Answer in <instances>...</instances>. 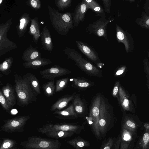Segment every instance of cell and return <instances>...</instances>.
Listing matches in <instances>:
<instances>
[{
  "instance_id": "cell-1",
  "label": "cell",
  "mask_w": 149,
  "mask_h": 149,
  "mask_svg": "<svg viewBox=\"0 0 149 149\" xmlns=\"http://www.w3.org/2000/svg\"><path fill=\"white\" fill-rule=\"evenodd\" d=\"M14 89L16 93L18 106H27L36 101L37 94L32 88L27 73L22 76L16 72L14 73Z\"/></svg>"
},
{
  "instance_id": "cell-2",
  "label": "cell",
  "mask_w": 149,
  "mask_h": 149,
  "mask_svg": "<svg viewBox=\"0 0 149 149\" xmlns=\"http://www.w3.org/2000/svg\"><path fill=\"white\" fill-rule=\"evenodd\" d=\"M48 8L50 21L54 29L59 34L67 35L70 30L74 28L72 13L69 12L60 13L49 6H48Z\"/></svg>"
},
{
  "instance_id": "cell-3",
  "label": "cell",
  "mask_w": 149,
  "mask_h": 149,
  "mask_svg": "<svg viewBox=\"0 0 149 149\" xmlns=\"http://www.w3.org/2000/svg\"><path fill=\"white\" fill-rule=\"evenodd\" d=\"M64 54L74 61L75 65L81 70L88 74L98 76L100 70L90 62L84 58L76 50L66 47L64 50Z\"/></svg>"
},
{
  "instance_id": "cell-4",
  "label": "cell",
  "mask_w": 149,
  "mask_h": 149,
  "mask_svg": "<svg viewBox=\"0 0 149 149\" xmlns=\"http://www.w3.org/2000/svg\"><path fill=\"white\" fill-rule=\"evenodd\" d=\"M113 20L112 17L107 19L106 17H100L96 21L88 24L87 28L89 34L93 33L97 36L103 37L108 40L107 26Z\"/></svg>"
},
{
  "instance_id": "cell-5",
  "label": "cell",
  "mask_w": 149,
  "mask_h": 149,
  "mask_svg": "<svg viewBox=\"0 0 149 149\" xmlns=\"http://www.w3.org/2000/svg\"><path fill=\"white\" fill-rule=\"evenodd\" d=\"M57 141L49 140L37 137L30 138L25 143V148L33 149H56L59 147Z\"/></svg>"
},
{
  "instance_id": "cell-6",
  "label": "cell",
  "mask_w": 149,
  "mask_h": 149,
  "mask_svg": "<svg viewBox=\"0 0 149 149\" xmlns=\"http://www.w3.org/2000/svg\"><path fill=\"white\" fill-rule=\"evenodd\" d=\"M29 118V116H23L8 119L1 129L6 132H21Z\"/></svg>"
},
{
  "instance_id": "cell-7",
  "label": "cell",
  "mask_w": 149,
  "mask_h": 149,
  "mask_svg": "<svg viewBox=\"0 0 149 149\" xmlns=\"http://www.w3.org/2000/svg\"><path fill=\"white\" fill-rule=\"evenodd\" d=\"M116 37L118 42L123 43L127 53H132L134 50V42L133 38L127 30H125L116 24Z\"/></svg>"
},
{
  "instance_id": "cell-8",
  "label": "cell",
  "mask_w": 149,
  "mask_h": 149,
  "mask_svg": "<svg viewBox=\"0 0 149 149\" xmlns=\"http://www.w3.org/2000/svg\"><path fill=\"white\" fill-rule=\"evenodd\" d=\"M39 73L43 78L51 80L56 77L71 74L72 72L67 69L54 65L50 68L40 71Z\"/></svg>"
},
{
  "instance_id": "cell-9",
  "label": "cell",
  "mask_w": 149,
  "mask_h": 149,
  "mask_svg": "<svg viewBox=\"0 0 149 149\" xmlns=\"http://www.w3.org/2000/svg\"><path fill=\"white\" fill-rule=\"evenodd\" d=\"M88 9L87 4L84 0H82L77 5L74 13L72 14L74 27H77L80 23L84 21L85 14Z\"/></svg>"
},
{
  "instance_id": "cell-10",
  "label": "cell",
  "mask_w": 149,
  "mask_h": 149,
  "mask_svg": "<svg viewBox=\"0 0 149 149\" xmlns=\"http://www.w3.org/2000/svg\"><path fill=\"white\" fill-rule=\"evenodd\" d=\"M75 42L79 50L88 59L95 63L100 61L98 53L93 47L80 41Z\"/></svg>"
},
{
  "instance_id": "cell-11",
  "label": "cell",
  "mask_w": 149,
  "mask_h": 149,
  "mask_svg": "<svg viewBox=\"0 0 149 149\" xmlns=\"http://www.w3.org/2000/svg\"><path fill=\"white\" fill-rule=\"evenodd\" d=\"M79 128L80 127L79 126L70 125L49 124L39 129V131L42 133L56 131H70L76 133Z\"/></svg>"
},
{
  "instance_id": "cell-12",
  "label": "cell",
  "mask_w": 149,
  "mask_h": 149,
  "mask_svg": "<svg viewBox=\"0 0 149 149\" xmlns=\"http://www.w3.org/2000/svg\"><path fill=\"white\" fill-rule=\"evenodd\" d=\"M40 37L41 44L43 48L51 53L54 45L50 32L47 26L43 27L40 33Z\"/></svg>"
},
{
  "instance_id": "cell-13",
  "label": "cell",
  "mask_w": 149,
  "mask_h": 149,
  "mask_svg": "<svg viewBox=\"0 0 149 149\" xmlns=\"http://www.w3.org/2000/svg\"><path fill=\"white\" fill-rule=\"evenodd\" d=\"M1 91L11 108H13L16 103L15 91L14 88L7 83L1 88Z\"/></svg>"
},
{
  "instance_id": "cell-14",
  "label": "cell",
  "mask_w": 149,
  "mask_h": 149,
  "mask_svg": "<svg viewBox=\"0 0 149 149\" xmlns=\"http://www.w3.org/2000/svg\"><path fill=\"white\" fill-rule=\"evenodd\" d=\"M87 5L88 9H90L96 14V16L105 17V13L102 6L94 0H84Z\"/></svg>"
},
{
  "instance_id": "cell-15",
  "label": "cell",
  "mask_w": 149,
  "mask_h": 149,
  "mask_svg": "<svg viewBox=\"0 0 149 149\" xmlns=\"http://www.w3.org/2000/svg\"><path fill=\"white\" fill-rule=\"evenodd\" d=\"M75 95L73 94L63 97L58 100L51 106L50 111H51L60 110L65 107L69 102L74 99Z\"/></svg>"
},
{
  "instance_id": "cell-16",
  "label": "cell",
  "mask_w": 149,
  "mask_h": 149,
  "mask_svg": "<svg viewBox=\"0 0 149 149\" xmlns=\"http://www.w3.org/2000/svg\"><path fill=\"white\" fill-rule=\"evenodd\" d=\"M30 30L33 36L34 41L37 42L40 37L41 33L40 24L37 17H35L31 20Z\"/></svg>"
},
{
  "instance_id": "cell-17",
  "label": "cell",
  "mask_w": 149,
  "mask_h": 149,
  "mask_svg": "<svg viewBox=\"0 0 149 149\" xmlns=\"http://www.w3.org/2000/svg\"><path fill=\"white\" fill-rule=\"evenodd\" d=\"M52 63L50 59L42 58L40 59L29 61L25 63L24 66L27 68H38Z\"/></svg>"
},
{
  "instance_id": "cell-18",
  "label": "cell",
  "mask_w": 149,
  "mask_h": 149,
  "mask_svg": "<svg viewBox=\"0 0 149 149\" xmlns=\"http://www.w3.org/2000/svg\"><path fill=\"white\" fill-rule=\"evenodd\" d=\"M60 116L68 118H76L78 117L73 104L70 105L68 108L62 111L56 110L53 113Z\"/></svg>"
},
{
  "instance_id": "cell-19",
  "label": "cell",
  "mask_w": 149,
  "mask_h": 149,
  "mask_svg": "<svg viewBox=\"0 0 149 149\" xmlns=\"http://www.w3.org/2000/svg\"><path fill=\"white\" fill-rule=\"evenodd\" d=\"M118 92L120 100L122 107L127 110L132 111V104L128 97H127L125 92L120 86L119 87Z\"/></svg>"
},
{
  "instance_id": "cell-20",
  "label": "cell",
  "mask_w": 149,
  "mask_h": 149,
  "mask_svg": "<svg viewBox=\"0 0 149 149\" xmlns=\"http://www.w3.org/2000/svg\"><path fill=\"white\" fill-rule=\"evenodd\" d=\"M135 22L141 27L149 30V16L144 11L142 12L141 17L136 18Z\"/></svg>"
},
{
  "instance_id": "cell-21",
  "label": "cell",
  "mask_w": 149,
  "mask_h": 149,
  "mask_svg": "<svg viewBox=\"0 0 149 149\" xmlns=\"http://www.w3.org/2000/svg\"><path fill=\"white\" fill-rule=\"evenodd\" d=\"M31 85L37 95L40 94V90L39 81L33 74L27 73Z\"/></svg>"
},
{
  "instance_id": "cell-22",
  "label": "cell",
  "mask_w": 149,
  "mask_h": 149,
  "mask_svg": "<svg viewBox=\"0 0 149 149\" xmlns=\"http://www.w3.org/2000/svg\"><path fill=\"white\" fill-rule=\"evenodd\" d=\"M42 88L45 94L47 96H50L53 95L55 89L54 79L43 84Z\"/></svg>"
},
{
  "instance_id": "cell-23",
  "label": "cell",
  "mask_w": 149,
  "mask_h": 149,
  "mask_svg": "<svg viewBox=\"0 0 149 149\" xmlns=\"http://www.w3.org/2000/svg\"><path fill=\"white\" fill-rule=\"evenodd\" d=\"M73 100V106L76 113L77 114L82 113L84 111V104L79 97L75 96Z\"/></svg>"
},
{
  "instance_id": "cell-24",
  "label": "cell",
  "mask_w": 149,
  "mask_h": 149,
  "mask_svg": "<svg viewBox=\"0 0 149 149\" xmlns=\"http://www.w3.org/2000/svg\"><path fill=\"white\" fill-rule=\"evenodd\" d=\"M74 133L72 132L62 131H53L46 133L50 136L55 138L66 137L71 136Z\"/></svg>"
},
{
  "instance_id": "cell-25",
  "label": "cell",
  "mask_w": 149,
  "mask_h": 149,
  "mask_svg": "<svg viewBox=\"0 0 149 149\" xmlns=\"http://www.w3.org/2000/svg\"><path fill=\"white\" fill-rule=\"evenodd\" d=\"M29 52V55H28L26 60L29 61L36 60L41 59L42 58L41 53L36 49L32 47L28 51Z\"/></svg>"
},
{
  "instance_id": "cell-26",
  "label": "cell",
  "mask_w": 149,
  "mask_h": 149,
  "mask_svg": "<svg viewBox=\"0 0 149 149\" xmlns=\"http://www.w3.org/2000/svg\"><path fill=\"white\" fill-rule=\"evenodd\" d=\"M73 82L74 86L78 88H81L88 87L90 83L85 80L80 78H74L70 79Z\"/></svg>"
},
{
  "instance_id": "cell-27",
  "label": "cell",
  "mask_w": 149,
  "mask_h": 149,
  "mask_svg": "<svg viewBox=\"0 0 149 149\" xmlns=\"http://www.w3.org/2000/svg\"><path fill=\"white\" fill-rule=\"evenodd\" d=\"M72 0H56L55 6L60 10H63L69 7L71 5Z\"/></svg>"
},
{
  "instance_id": "cell-28",
  "label": "cell",
  "mask_w": 149,
  "mask_h": 149,
  "mask_svg": "<svg viewBox=\"0 0 149 149\" xmlns=\"http://www.w3.org/2000/svg\"><path fill=\"white\" fill-rule=\"evenodd\" d=\"M68 80V77L57 80L56 82L55 92H58L62 90L66 86Z\"/></svg>"
},
{
  "instance_id": "cell-29",
  "label": "cell",
  "mask_w": 149,
  "mask_h": 149,
  "mask_svg": "<svg viewBox=\"0 0 149 149\" xmlns=\"http://www.w3.org/2000/svg\"><path fill=\"white\" fill-rule=\"evenodd\" d=\"M0 104L6 112L9 113L11 109L7 101L0 88Z\"/></svg>"
},
{
  "instance_id": "cell-30",
  "label": "cell",
  "mask_w": 149,
  "mask_h": 149,
  "mask_svg": "<svg viewBox=\"0 0 149 149\" xmlns=\"http://www.w3.org/2000/svg\"><path fill=\"white\" fill-rule=\"evenodd\" d=\"M10 66V63L5 61L0 65V71L4 74L8 75L11 72Z\"/></svg>"
},
{
  "instance_id": "cell-31",
  "label": "cell",
  "mask_w": 149,
  "mask_h": 149,
  "mask_svg": "<svg viewBox=\"0 0 149 149\" xmlns=\"http://www.w3.org/2000/svg\"><path fill=\"white\" fill-rule=\"evenodd\" d=\"M15 144L14 141L10 139H6L3 141L1 145L0 149H10Z\"/></svg>"
},
{
  "instance_id": "cell-32",
  "label": "cell",
  "mask_w": 149,
  "mask_h": 149,
  "mask_svg": "<svg viewBox=\"0 0 149 149\" xmlns=\"http://www.w3.org/2000/svg\"><path fill=\"white\" fill-rule=\"evenodd\" d=\"M102 1L104 6L105 12L110 13L111 5V0H103Z\"/></svg>"
},
{
  "instance_id": "cell-33",
  "label": "cell",
  "mask_w": 149,
  "mask_h": 149,
  "mask_svg": "<svg viewBox=\"0 0 149 149\" xmlns=\"http://www.w3.org/2000/svg\"><path fill=\"white\" fill-rule=\"evenodd\" d=\"M30 3L31 7L36 10H38L41 8V4L39 0H31Z\"/></svg>"
},
{
  "instance_id": "cell-34",
  "label": "cell",
  "mask_w": 149,
  "mask_h": 149,
  "mask_svg": "<svg viewBox=\"0 0 149 149\" xmlns=\"http://www.w3.org/2000/svg\"><path fill=\"white\" fill-rule=\"evenodd\" d=\"M71 145L77 147H82L85 146L84 143L81 141H77L75 140L69 141Z\"/></svg>"
},
{
  "instance_id": "cell-35",
  "label": "cell",
  "mask_w": 149,
  "mask_h": 149,
  "mask_svg": "<svg viewBox=\"0 0 149 149\" xmlns=\"http://www.w3.org/2000/svg\"><path fill=\"white\" fill-rule=\"evenodd\" d=\"M119 81L116 83L113 88L112 95L114 97H117L119 90Z\"/></svg>"
},
{
  "instance_id": "cell-36",
  "label": "cell",
  "mask_w": 149,
  "mask_h": 149,
  "mask_svg": "<svg viewBox=\"0 0 149 149\" xmlns=\"http://www.w3.org/2000/svg\"><path fill=\"white\" fill-rule=\"evenodd\" d=\"M143 65L145 71L148 73L149 61L146 58H145L143 60Z\"/></svg>"
},
{
  "instance_id": "cell-37",
  "label": "cell",
  "mask_w": 149,
  "mask_h": 149,
  "mask_svg": "<svg viewBox=\"0 0 149 149\" xmlns=\"http://www.w3.org/2000/svg\"><path fill=\"white\" fill-rule=\"evenodd\" d=\"M126 68V66H123L120 67L116 72V75L118 76L122 74L125 71Z\"/></svg>"
},
{
  "instance_id": "cell-38",
  "label": "cell",
  "mask_w": 149,
  "mask_h": 149,
  "mask_svg": "<svg viewBox=\"0 0 149 149\" xmlns=\"http://www.w3.org/2000/svg\"><path fill=\"white\" fill-rule=\"evenodd\" d=\"M143 141L144 143L145 144H147L149 141V134L148 133H145L143 135Z\"/></svg>"
},
{
  "instance_id": "cell-39",
  "label": "cell",
  "mask_w": 149,
  "mask_h": 149,
  "mask_svg": "<svg viewBox=\"0 0 149 149\" xmlns=\"http://www.w3.org/2000/svg\"><path fill=\"white\" fill-rule=\"evenodd\" d=\"M126 125L128 127L132 128L136 127L135 124L130 120H127L126 122Z\"/></svg>"
},
{
  "instance_id": "cell-40",
  "label": "cell",
  "mask_w": 149,
  "mask_h": 149,
  "mask_svg": "<svg viewBox=\"0 0 149 149\" xmlns=\"http://www.w3.org/2000/svg\"><path fill=\"white\" fill-rule=\"evenodd\" d=\"M26 20L24 18H22L20 20V25L19 26V28L21 30H22L24 28V24L26 23Z\"/></svg>"
},
{
  "instance_id": "cell-41",
  "label": "cell",
  "mask_w": 149,
  "mask_h": 149,
  "mask_svg": "<svg viewBox=\"0 0 149 149\" xmlns=\"http://www.w3.org/2000/svg\"><path fill=\"white\" fill-rule=\"evenodd\" d=\"M149 0L146 1V2L144 6V9L145 13L148 15H149Z\"/></svg>"
},
{
  "instance_id": "cell-42",
  "label": "cell",
  "mask_w": 149,
  "mask_h": 149,
  "mask_svg": "<svg viewBox=\"0 0 149 149\" xmlns=\"http://www.w3.org/2000/svg\"><path fill=\"white\" fill-rule=\"evenodd\" d=\"M99 124L101 126H104L105 125L106 122L103 119H100L99 121Z\"/></svg>"
},
{
  "instance_id": "cell-43",
  "label": "cell",
  "mask_w": 149,
  "mask_h": 149,
  "mask_svg": "<svg viewBox=\"0 0 149 149\" xmlns=\"http://www.w3.org/2000/svg\"><path fill=\"white\" fill-rule=\"evenodd\" d=\"M2 77H3L2 74L1 73V72H0V86L1 85V78Z\"/></svg>"
},
{
  "instance_id": "cell-44",
  "label": "cell",
  "mask_w": 149,
  "mask_h": 149,
  "mask_svg": "<svg viewBox=\"0 0 149 149\" xmlns=\"http://www.w3.org/2000/svg\"><path fill=\"white\" fill-rule=\"evenodd\" d=\"M128 137H129V136L128 135H125L124 137V139H128Z\"/></svg>"
},
{
  "instance_id": "cell-45",
  "label": "cell",
  "mask_w": 149,
  "mask_h": 149,
  "mask_svg": "<svg viewBox=\"0 0 149 149\" xmlns=\"http://www.w3.org/2000/svg\"><path fill=\"white\" fill-rule=\"evenodd\" d=\"M110 148L109 146H107L105 147L104 149H110Z\"/></svg>"
},
{
  "instance_id": "cell-46",
  "label": "cell",
  "mask_w": 149,
  "mask_h": 149,
  "mask_svg": "<svg viewBox=\"0 0 149 149\" xmlns=\"http://www.w3.org/2000/svg\"><path fill=\"white\" fill-rule=\"evenodd\" d=\"M135 1L134 0H129V1L130 2H131V3H132V2H133L134 1Z\"/></svg>"
},
{
  "instance_id": "cell-47",
  "label": "cell",
  "mask_w": 149,
  "mask_h": 149,
  "mask_svg": "<svg viewBox=\"0 0 149 149\" xmlns=\"http://www.w3.org/2000/svg\"><path fill=\"white\" fill-rule=\"evenodd\" d=\"M2 1V0H0V4L1 3Z\"/></svg>"
},
{
  "instance_id": "cell-48",
  "label": "cell",
  "mask_w": 149,
  "mask_h": 149,
  "mask_svg": "<svg viewBox=\"0 0 149 149\" xmlns=\"http://www.w3.org/2000/svg\"><path fill=\"white\" fill-rule=\"evenodd\" d=\"M1 36L0 35V40H1Z\"/></svg>"
},
{
  "instance_id": "cell-49",
  "label": "cell",
  "mask_w": 149,
  "mask_h": 149,
  "mask_svg": "<svg viewBox=\"0 0 149 149\" xmlns=\"http://www.w3.org/2000/svg\"><path fill=\"white\" fill-rule=\"evenodd\" d=\"M1 145V143H0V147Z\"/></svg>"
},
{
  "instance_id": "cell-50",
  "label": "cell",
  "mask_w": 149,
  "mask_h": 149,
  "mask_svg": "<svg viewBox=\"0 0 149 149\" xmlns=\"http://www.w3.org/2000/svg\"></svg>"
}]
</instances>
